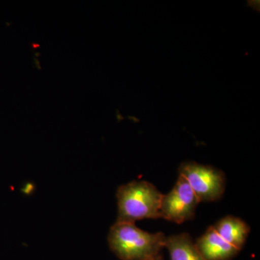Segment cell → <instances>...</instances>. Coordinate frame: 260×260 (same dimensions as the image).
Segmentation results:
<instances>
[{
  "instance_id": "1",
  "label": "cell",
  "mask_w": 260,
  "mask_h": 260,
  "mask_svg": "<svg viewBox=\"0 0 260 260\" xmlns=\"http://www.w3.org/2000/svg\"><path fill=\"white\" fill-rule=\"evenodd\" d=\"M166 237L162 233L150 234L135 223H117L109 232L111 250L121 260H150L164 247Z\"/></svg>"
},
{
  "instance_id": "2",
  "label": "cell",
  "mask_w": 260,
  "mask_h": 260,
  "mask_svg": "<svg viewBox=\"0 0 260 260\" xmlns=\"http://www.w3.org/2000/svg\"><path fill=\"white\" fill-rule=\"evenodd\" d=\"M162 194L150 183L134 181L119 186L117 223H134L142 219L160 218Z\"/></svg>"
},
{
  "instance_id": "3",
  "label": "cell",
  "mask_w": 260,
  "mask_h": 260,
  "mask_svg": "<svg viewBox=\"0 0 260 260\" xmlns=\"http://www.w3.org/2000/svg\"><path fill=\"white\" fill-rule=\"evenodd\" d=\"M179 175L189 183L200 202L216 201L221 198L225 188L223 173L196 162H186L179 167Z\"/></svg>"
},
{
  "instance_id": "4",
  "label": "cell",
  "mask_w": 260,
  "mask_h": 260,
  "mask_svg": "<svg viewBox=\"0 0 260 260\" xmlns=\"http://www.w3.org/2000/svg\"><path fill=\"white\" fill-rule=\"evenodd\" d=\"M200 203L198 197L182 176L179 175L176 185L169 194H162L160 218L181 223L194 218L195 209Z\"/></svg>"
},
{
  "instance_id": "5",
  "label": "cell",
  "mask_w": 260,
  "mask_h": 260,
  "mask_svg": "<svg viewBox=\"0 0 260 260\" xmlns=\"http://www.w3.org/2000/svg\"><path fill=\"white\" fill-rule=\"evenodd\" d=\"M195 244L205 260H232L240 251L223 240L213 226Z\"/></svg>"
},
{
  "instance_id": "6",
  "label": "cell",
  "mask_w": 260,
  "mask_h": 260,
  "mask_svg": "<svg viewBox=\"0 0 260 260\" xmlns=\"http://www.w3.org/2000/svg\"><path fill=\"white\" fill-rule=\"evenodd\" d=\"M213 227L223 240L239 251L244 246L250 231L249 225L245 222L233 216H227L221 219Z\"/></svg>"
},
{
  "instance_id": "7",
  "label": "cell",
  "mask_w": 260,
  "mask_h": 260,
  "mask_svg": "<svg viewBox=\"0 0 260 260\" xmlns=\"http://www.w3.org/2000/svg\"><path fill=\"white\" fill-rule=\"evenodd\" d=\"M164 247L169 249L171 260H205L187 234L166 238Z\"/></svg>"
},
{
  "instance_id": "8",
  "label": "cell",
  "mask_w": 260,
  "mask_h": 260,
  "mask_svg": "<svg viewBox=\"0 0 260 260\" xmlns=\"http://www.w3.org/2000/svg\"><path fill=\"white\" fill-rule=\"evenodd\" d=\"M150 260H164V259H162V256L160 255V254H159L158 255L155 256V257L153 258V259H150Z\"/></svg>"
}]
</instances>
